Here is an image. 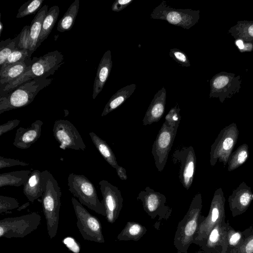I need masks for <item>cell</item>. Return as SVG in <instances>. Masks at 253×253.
I'll use <instances>...</instances> for the list:
<instances>
[{
	"mask_svg": "<svg viewBox=\"0 0 253 253\" xmlns=\"http://www.w3.org/2000/svg\"><path fill=\"white\" fill-rule=\"evenodd\" d=\"M32 63L21 76L9 83L0 86V95L7 94L22 84L36 78H48L64 63V56L56 50L40 57H34Z\"/></svg>",
	"mask_w": 253,
	"mask_h": 253,
	"instance_id": "6da1fadb",
	"label": "cell"
},
{
	"mask_svg": "<svg viewBox=\"0 0 253 253\" xmlns=\"http://www.w3.org/2000/svg\"><path fill=\"white\" fill-rule=\"evenodd\" d=\"M42 210L46 219L48 236L52 239L56 235L58 230L62 193L57 180L48 170L42 171Z\"/></svg>",
	"mask_w": 253,
	"mask_h": 253,
	"instance_id": "7a4b0ae2",
	"label": "cell"
},
{
	"mask_svg": "<svg viewBox=\"0 0 253 253\" xmlns=\"http://www.w3.org/2000/svg\"><path fill=\"white\" fill-rule=\"evenodd\" d=\"M202 199L198 193L193 198L186 214L180 220L176 228L173 240V245L177 253H187L189 247L193 243L198 230L202 216Z\"/></svg>",
	"mask_w": 253,
	"mask_h": 253,
	"instance_id": "3957f363",
	"label": "cell"
},
{
	"mask_svg": "<svg viewBox=\"0 0 253 253\" xmlns=\"http://www.w3.org/2000/svg\"><path fill=\"white\" fill-rule=\"evenodd\" d=\"M53 80L52 78H36L22 84L7 94L0 95V114L28 105L37 94L48 86Z\"/></svg>",
	"mask_w": 253,
	"mask_h": 253,
	"instance_id": "277c9868",
	"label": "cell"
},
{
	"mask_svg": "<svg viewBox=\"0 0 253 253\" xmlns=\"http://www.w3.org/2000/svg\"><path fill=\"white\" fill-rule=\"evenodd\" d=\"M67 181L69 191L82 205L106 217L104 204L98 197L95 187L86 176L71 173Z\"/></svg>",
	"mask_w": 253,
	"mask_h": 253,
	"instance_id": "5b68a950",
	"label": "cell"
},
{
	"mask_svg": "<svg viewBox=\"0 0 253 253\" xmlns=\"http://www.w3.org/2000/svg\"><path fill=\"white\" fill-rule=\"evenodd\" d=\"M199 10L191 8L176 9L168 5L163 0L150 15L154 19L164 20L169 24L188 30L197 24L200 19Z\"/></svg>",
	"mask_w": 253,
	"mask_h": 253,
	"instance_id": "8992f818",
	"label": "cell"
},
{
	"mask_svg": "<svg viewBox=\"0 0 253 253\" xmlns=\"http://www.w3.org/2000/svg\"><path fill=\"white\" fill-rule=\"evenodd\" d=\"M239 130L236 123H232L223 128L211 146L210 164L214 166L217 162L225 166L237 142Z\"/></svg>",
	"mask_w": 253,
	"mask_h": 253,
	"instance_id": "52a82bcc",
	"label": "cell"
},
{
	"mask_svg": "<svg viewBox=\"0 0 253 253\" xmlns=\"http://www.w3.org/2000/svg\"><path fill=\"white\" fill-rule=\"evenodd\" d=\"M41 216L36 212L0 220V237L22 238L36 230L40 224Z\"/></svg>",
	"mask_w": 253,
	"mask_h": 253,
	"instance_id": "ba28073f",
	"label": "cell"
},
{
	"mask_svg": "<svg viewBox=\"0 0 253 253\" xmlns=\"http://www.w3.org/2000/svg\"><path fill=\"white\" fill-rule=\"evenodd\" d=\"M225 202V199L222 189L219 188L213 194L207 216L204 217L199 224L193 244L200 246L207 239L214 226L224 220Z\"/></svg>",
	"mask_w": 253,
	"mask_h": 253,
	"instance_id": "9c48e42d",
	"label": "cell"
},
{
	"mask_svg": "<svg viewBox=\"0 0 253 253\" xmlns=\"http://www.w3.org/2000/svg\"><path fill=\"white\" fill-rule=\"evenodd\" d=\"M77 217V226L83 238L87 241L103 243L105 240L100 221L89 213L78 200L71 199Z\"/></svg>",
	"mask_w": 253,
	"mask_h": 253,
	"instance_id": "30bf717a",
	"label": "cell"
},
{
	"mask_svg": "<svg viewBox=\"0 0 253 253\" xmlns=\"http://www.w3.org/2000/svg\"><path fill=\"white\" fill-rule=\"evenodd\" d=\"M242 79L240 75L225 71L213 76L210 80L209 97L218 98L221 103L239 93Z\"/></svg>",
	"mask_w": 253,
	"mask_h": 253,
	"instance_id": "8fae6325",
	"label": "cell"
},
{
	"mask_svg": "<svg viewBox=\"0 0 253 253\" xmlns=\"http://www.w3.org/2000/svg\"><path fill=\"white\" fill-rule=\"evenodd\" d=\"M136 199L142 202L144 211L152 219L159 217V226L160 221L167 220L171 215L172 209L166 205V196L148 186L139 193Z\"/></svg>",
	"mask_w": 253,
	"mask_h": 253,
	"instance_id": "7c38bea8",
	"label": "cell"
},
{
	"mask_svg": "<svg viewBox=\"0 0 253 253\" xmlns=\"http://www.w3.org/2000/svg\"><path fill=\"white\" fill-rule=\"evenodd\" d=\"M178 126H168L165 122L158 132L153 144L152 154L158 171H162L168 160Z\"/></svg>",
	"mask_w": 253,
	"mask_h": 253,
	"instance_id": "4fadbf2b",
	"label": "cell"
},
{
	"mask_svg": "<svg viewBox=\"0 0 253 253\" xmlns=\"http://www.w3.org/2000/svg\"><path fill=\"white\" fill-rule=\"evenodd\" d=\"M53 136L63 149L83 150L86 146L79 132L74 125L68 120L59 119L55 121L53 127Z\"/></svg>",
	"mask_w": 253,
	"mask_h": 253,
	"instance_id": "5bb4252c",
	"label": "cell"
},
{
	"mask_svg": "<svg viewBox=\"0 0 253 253\" xmlns=\"http://www.w3.org/2000/svg\"><path fill=\"white\" fill-rule=\"evenodd\" d=\"M172 160L180 166L179 178L183 186L188 190L191 186L196 167V156L193 147L184 146L176 149L172 155Z\"/></svg>",
	"mask_w": 253,
	"mask_h": 253,
	"instance_id": "9a60e30c",
	"label": "cell"
},
{
	"mask_svg": "<svg viewBox=\"0 0 253 253\" xmlns=\"http://www.w3.org/2000/svg\"><path fill=\"white\" fill-rule=\"evenodd\" d=\"M106 211V219L110 223H114L118 219L123 208V198L118 188L106 180L99 182Z\"/></svg>",
	"mask_w": 253,
	"mask_h": 253,
	"instance_id": "2e32d148",
	"label": "cell"
},
{
	"mask_svg": "<svg viewBox=\"0 0 253 253\" xmlns=\"http://www.w3.org/2000/svg\"><path fill=\"white\" fill-rule=\"evenodd\" d=\"M253 200V193L251 188L245 182H242L232 191L228 201L233 216L244 212Z\"/></svg>",
	"mask_w": 253,
	"mask_h": 253,
	"instance_id": "e0dca14e",
	"label": "cell"
},
{
	"mask_svg": "<svg viewBox=\"0 0 253 253\" xmlns=\"http://www.w3.org/2000/svg\"><path fill=\"white\" fill-rule=\"evenodd\" d=\"M224 220L217 223L210 232L207 239L199 246L198 253H220L219 244L227 243V226Z\"/></svg>",
	"mask_w": 253,
	"mask_h": 253,
	"instance_id": "ac0fdd59",
	"label": "cell"
},
{
	"mask_svg": "<svg viewBox=\"0 0 253 253\" xmlns=\"http://www.w3.org/2000/svg\"><path fill=\"white\" fill-rule=\"evenodd\" d=\"M43 124L41 120H38L27 128H18L13 143L14 146L21 149L29 148L40 137Z\"/></svg>",
	"mask_w": 253,
	"mask_h": 253,
	"instance_id": "d6986e66",
	"label": "cell"
},
{
	"mask_svg": "<svg viewBox=\"0 0 253 253\" xmlns=\"http://www.w3.org/2000/svg\"><path fill=\"white\" fill-rule=\"evenodd\" d=\"M166 98V90L163 87L155 94L145 113L142 120L144 126L157 122L162 118L165 111Z\"/></svg>",
	"mask_w": 253,
	"mask_h": 253,
	"instance_id": "ffe728a7",
	"label": "cell"
},
{
	"mask_svg": "<svg viewBox=\"0 0 253 253\" xmlns=\"http://www.w3.org/2000/svg\"><path fill=\"white\" fill-rule=\"evenodd\" d=\"M112 66L111 52L108 50L103 54L97 68L93 86V99H95L102 91L109 78Z\"/></svg>",
	"mask_w": 253,
	"mask_h": 253,
	"instance_id": "44dd1931",
	"label": "cell"
},
{
	"mask_svg": "<svg viewBox=\"0 0 253 253\" xmlns=\"http://www.w3.org/2000/svg\"><path fill=\"white\" fill-rule=\"evenodd\" d=\"M32 59H27L11 64L0 69V86L13 81L23 74L32 63Z\"/></svg>",
	"mask_w": 253,
	"mask_h": 253,
	"instance_id": "7402d4cb",
	"label": "cell"
},
{
	"mask_svg": "<svg viewBox=\"0 0 253 253\" xmlns=\"http://www.w3.org/2000/svg\"><path fill=\"white\" fill-rule=\"evenodd\" d=\"M23 193L29 201L34 202L42 197L43 194L42 182V171L35 169L31 173L24 185Z\"/></svg>",
	"mask_w": 253,
	"mask_h": 253,
	"instance_id": "603a6c76",
	"label": "cell"
},
{
	"mask_svg": "<svg viewBox=\"0 0 253 253\" xmlns=\"http://www.w3.org/2000/svg\"><path fill=\"white\" fill-rule=\"evenodd\" d=\"M136 88V84H131L118 90L105 106L101 117L105 116L121 106L132 94Z\"/></svg>",
	"mask_w": 253,
	"mask_h": 253,
	"instance_id": "cb8c5ba5",
	"label": "cell"
},
{
	"mask_svg": "<svg viewBox=\"0 0 253 253\" xmlns=\"http://www.w3.org/2000/svg\"><path fill=\"white\" fill-rule=\"evenodd\" d=\"M48 10V5L44 4L36 13L30 25V43L29 49L33 52L38 48L37 45L42 30V23Z\"/></svg>",
	"mask_w": 253,
	"mask_h": 253,
	"instance_id": "d4e9b609",
	"label": "cell"
},
{
	"mask_svg": "<svg viewBox=\"0 0 253 253\" xmlns=\"http://www.w3.org/2000/svg\"><path fill=\"white\" fill-rule=\"evenodd\" d=\"M236 40L253 43V21L240 20L228 31Z\"/></svg>",
	"mask_w": 253,
	"mask_h": 253,
	"instance_id": "484cf974",
	"label": "cell"
},
{
	"mask_svg": "<svg viewBox=\"0 0 253 253\" xmlns=\"http://www.w3.org/2000/svg\"><path fill=\"white\" fill-rule=\"evenodd\" d=\"M147 232L145 226L135 221H128L121 232L118 235L119 241H138Z\"/></svg>",
	"mask_w": 253,
	"mask_h": 253,
	"instance_id": "4316f807",
	"label": "cell"
},
{
	"mask_svg": "<svg viewBox=\"0 0 253 253\" xmlns=\"http://www.w3.org/2000/svg\"><path fill=\"white\" fill-rule=\"evenodd\" d=\"M89 135L94 146L104 160L112 167L117 169L119 165L113 151L109 145L94 132H90Z\"/></svg>",
	"mask_w": 253,
	"mask_h": 253,
	"instance_id": "83f0119b",
	"label": "cell"
},
{
	"mask_svg": "<svg viewBox=\"0 0 253 253\" xmlns=\"http://www.w3.org/2000/svg\"><path fill=\"white\" fill-rule=\"evenodd\" d=\"M31 173L30 170H21L0 173V187L6 186L19 187L24 185Z\"/></svg>",
	"mask_w": 253,
	"mask_h": 253,
	"instance_id": "f1b7e54d",
	"label": "cell"
},
{
	"mask_svg": "<svg viewBox=\"0 0 253 253\" xmlns=\"http://www.w3.org/2000/svg\"><path fill=\"white\" fill-rule=\"evenodd\" d=\"M59 12V7L57 5L53 6L48 9L42 23L38 47L47 39L51 33L57 21Z\"/></svg>",
	"mask_w": 253,
	"mask_h": 253,
	"instance_id": "f546056e",
	"label": "cell"
},
{
	"mask_svg": "<svg viewBox=\"0 0 253 253\" xmlns=\"http://www.w3.org/2000/svg\"><path fill=\"white\" fill-rule=\"evenodd\" d=\"M80 6V0H75L69 6L66 13L59 20L57 29L60 32L70 30L73 27Z\"/></svg>",
	"mask_w": 253,
	"mask_h": 253,
	"instance_id": "4dcf8cb0",
	"label": "cell"
},
{
	"mask_svg": "<svg viewBox=\"0 0 253 253\" xmlns=\"http://www.w3.org/2000/svg\"><path fill=\"white\" fill-rule=\"evenodd\" d=\"M249 156V146L244 143L231 154L227 163L228 171H232L243 165Z\"/></svg>",
	"mask_w": 253,
	"mask_h": 253,
	"instance_id": "1f68e13d",
	"label": "cell"
},
{
	"mask_svg": "<svg viewBox=\"0 0 253 253\" xmlns=\"http://www.w3.org/2000/svg\"><path fill=\"white\" fill-rule=\"evenodd\" d=\"M20 34H19L13 39L8 38L1 40L0 42V67L6 61L9 55L16 49H17Z\"/></svg>",
	"mask_w": 253,
	"mask_h": 253,
	"instance_id": "d6a6232c",
	"label": "cell"
},
{
	"mask_svg": "<svg viewBox=\"0 0 253 253\" xmlns=\"http://www.w3.org/2000/svg\"><path fill=\"white\" fill-rule=\"evenodd\" d=\"M43 1L44 0H30L27 1L19 8L16 17L23 18L35 13L41 8Z\"/></svg>",
	"mask_w": 253,
	"mask_h": 253,
	"instance_id": "836d02e7",
	"label": "cell"
},
{
	"mask_svg": "<svg viewBox=\"0 0 253 253\" xmlns=\"http://www.w3.org/2000/svg\"><path fill=\"white\" fill-rule=\"evenodd\" d=\"M33 53V52L30 49H16L9 55L4 64L0 67V69L16 62L31 58Z\"/></svg>",
	"mask_w": 253,
	"mask_h": 253,
	"instance_id": "e575fe53",
	"label": "cell"
},
{
	"mask_svg": "<svg viewBox=\"0 0 253 253\" xmlns=\"http://www.w3.org/2000/svg\"><path fill=\"white\" fill-rule=\"evenodd\" d=\"M180 109L178 103L171 108L165 118V123L169 126H179L181 120Z\"/></svg>",
	"mask_w": 253,
	"mask_h": 253,
	"instance_id": "d590c367",
	"label": "cell"
},
{
	"mask_svg": "<svg viewBox=\"0 0 253 253\" xmlns=\"http://www.w3.org/2000/svg\"><path fill=\"white\" fill-rule=\"evenodd\" d=\"M169 55L183 67H190L191 64L187 54L181 50L176 48H171Z\"/></svg>",
	"mask_w": 253,
	"mask_h": 253,
	"instance_id": "8d00e7d4",
	"label": "cell"
},
{
	"mask_svg": "<svg viewBox=\"0 0 253 253\" xmlns=\"http://www.w3.org/2000/svg\"><path fill=\"white\" fill-rule=\"evenodd\" d=\"M19 207V203L16 199L2 195L0 196V213L17 209Z\"/></svg>",
	"mask_w": 253,
	"mask_h": 253,
	"instance_id": "74e56055",
	"label": "cell"
},
{
	"mask_svg": "<svg viewBox=\"0 0 253 253\" xmlns=\"http://www.w3.org/2000/svg\"><path fill=\"white\" fill-rule=\"evenodd\" d=\"M20 37L18 44L17 49H29L30 43V26H25L20 33Z\"/></svg>",
	"mask_w": 253,
	"mask_h": 253,
	"instance_id": "f35d334b",
	"label": "cell"
},
{
	"mask_svg": "<svg viewBox=\"0 0 253 253\" xmlns=\"http://www.w3.org/2000/svg\"><path fill=\"white\" fill-rule=\"evenodd\" d=\"M227 238L228 245L231 246H237L242 241L241 233L231 230L229 231L227 228Z\"/></svg>",
	"mask_w": 253,
	"mask_h": 253,
	"instance_id": "ab89813d",
	"label": "cell"
},
{
	"mask_svg": "<svg viewBox=\"0 0 253 253\" xmlns=\"http://www.w3.org/2000/svg\"><path fill=\"white\" fill-rule=\"evenodd\" d=\"M29 164L19 160L6 158L2 156H0V169L9 168L15 166H27Z\"/></svg>",
	"mask_w": 253,
	"mask_h": 253,
	"instance_id": "60d3db41",
	"label": "cell"
},
{
	"mask_svg": "<svg viewBox=\"0 0 253 253\" xmlns=\"http://www.w3.org/2000/svg\"><path fill=\"white\" fill-rule=\"evenodd\" d=\"M240 244L241 253H253V234L246 237Z\"/></svg>",
	"mask_w": 253,
	"mask_h": 253,
	"instance_id": "b9f144b4",
	"label": "cell"
},
{
	"mask_svg": "<svg viewBox=\"0 0 253 253\" xmlns=\"http://www.w3.org/2000/svg\"><path fill=\"white\" fill-rule=\"evenodd\" d=\"M20 122V121L19 120L14 119L1 125L0 126V136L3 134L14 129L19 125Z\"/></svg>",
	"mask_w": 253,
	"mask_h": 253,
	"instance_id": "7bdbcfd3",
	"label": "cell"
},
{
	"mask_svg": "<svg viewBox=\"0 0 253 253\" xmlns=\"http://www.w3.org/2000/svg\"><path fill=\"white\" fill-rule=\"evenodd\" d=\"M134 0H116L111 9L114 12H120L128 6Z\"/></svg>",
	"mask_w": 253,
	"mask_h": 253,
	"instance_id": "ee69618b",
	"label": "cell"
},
{
	"mask_svg": "<svg viewBox=\"0 0 253 253\" xmlns=\"http://www.w3.org/2000/svg\"><path fill=\"white\" fill-rule=\"evenodd\" d=\"M235 44L240 52H251L253 50V43L247 42L241 40H235Z\"/></svg>",
	"mask_w": 253,
	"mask_h": 253,
	"instance_id": "f6af8a7d",
	"label": "cell"
},
{
	"mask_svg": "<svg viewBox=\"0 0 253 253\" xmlns=\"http://www.w3.org/2000/svg\"><path fill=\"white\" fill-rule=\"evenodd\" d=\"M116 170L118 176L121 179L125 180L127 179L126 170L125 168L122 166H119Z\"/></svg>",
	"mask_w": 253,
	"mask_h": 253,
	"instance_id": "bcb514c9",
	"label": "cell"
},
{
	"mask_svg": "<svg viewBox=\"0 0 253 253\" xmlns=\"http://www.w3.org/2000/svg\"><path fill=\"white\" fill-rule=\"evenodd\" d=\"M30 205L29 202H26L25 204H23L21 206H19L17 209V210L18 211H21L25 209L26 208H27Z\"/></svg>",
	"mask_w": 253,
	"mask_h": 253,
	"instance_id": "7dc6e473",
	"label": "cell"
},
{
	"mask_svg": "<svg viewBox=\"0 0 253 253\" xmlns=\"http://www.w3.org/2000/svg\"><path fill=\"white\" fill-rule=\"evenodd\" d=\"M3 29V25L2 23V22L0 21V35H1V33L2 32Z\"/></svg>",
	"mask_w": 253,
	"mask_h": 253,
	"instance_id": "c3c4849f",
	"label": "cell"
}]
</instances>
